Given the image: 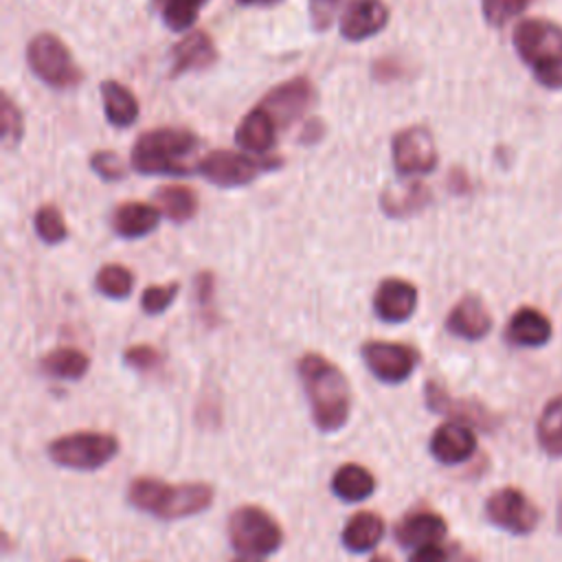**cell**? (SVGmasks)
<instances>
[{
	"mask_svg": "<svg viewBox=\"0 0 562 562\" xmlns=\"http://www.w3.org/2000/svg\"><path fill=\"white\" fill-rule=\"evenodd\" d=\"M485 516L492 525L525 536L531 533L540 520V512L533 501L518 487H501L485 501Z\"/></svg>",
	"mask_w": 562,
	"mask_h": 562,
	"instance_id": "obj_9",
	"label": "cell"
},
{
	"mask_svg": "<svg viewBox=\"0 0 562 562\" xmlns=\"http://www.w3.org/2000/svg\"><path fill=\"white\" fill-rule=\"evenodd\" d=\"M375 490L373 474L360 463H342L331 476V492L345 503H360Z\"/></svg>",
	"mask_w": 562,
	"mask_h": 562,
	"instance_id": "obj_25",
	"label": "cell"
},
{
	"mask_svg": "<svg viewBox=\"0 0 562 562\" xmlns=\"http://www.w3.org/2000/svg\"><path fill=\"white\" fill-rule=\"evenodd\" d=\"M371 562H391V558H386V555H375V558H371Z\"/></svg>",
	"mask_w": 562,
	"mask_h": 562,
	"instance_id": "obj_42",
	"label": "cell"
},
{
	"mask_svg": "<svg viewBox=\"0 0 562 562\" xmlns=\"http://www.w3.org/2000/svg\"><path fill=\"white\" fill-rule=\"evenodd\" d=\"M430 454L443 465L468 461L476 450V437L468 424L446 422L435 428L430 437Z\"/></svg>",
	"mask_w": 562,
	"mask_h": 562,
	"instance_id": "obj_15",
	"label": "cell"
},
{
	"mask_svg": "<svg viewBox=\"0 0 562 562\" xmlns=\"http://www.w3.org/2000/svg\"><path fill=\"white\" fill-rule=\"evenodd\" d=\"M99 90H101L103 112H105V119L110 121V125L130 127L138 119V101L127 86H123L114 79H108L99 86Z\"/></svg>",
	"mask_w": 562,
	"mask_h": 562,
	"instance_id": "obj_23",
	"label": "cell"
},
{
	"mask_svg": "<svg viewBox=\"0 0 562 562\" xmlns=\"http://www.w3.org/2000/svg\"><path fill=\"white\" fill-rule=\"evenodd\" d=\"M156 202L160 211L173 222H187L198 211L195 193L184 184H167L156 191Z\"/></svg>",
	"mask_w": 562,
	"mask_h": 562,
	"instance_id": "obj_28",
	"label": "cell"
},
{
	"mask_svg": "<svg viewBox=\"0 0 562 562\" xmlns=\"http://www.w3.org/2000/svg\"><path fill=\"white\" fill-rule=\"evenodd\" d=\"M200 145V138L180 127H158L140 134L132 147V167L145 176H187L193 169L184 162Z\"/></svg>",
	"mask_w": 562,
	"mask_h": 562,
	"instance_id": "obj_3",
	"label": "cell"
},
{
	"mask_svg": "<svg viewBox=\"0 0 562 562\" xmlns=\"http://www.w3.org/2000/svg\"><path fill=\"white\" fill-rule=\"evenodd\" d=\"M384 536V520L375 512H358L353 514L342 529V544L353 553H364L373 549Z\"/></svg>",
	"mask_w": 562,
	"mask_h": 562,
	"instance_id": "obj_24",
	"label": "cell"
},
{
	"mask_svg": "<svg viewBox=\"0 0 562 562\" xmlns=\"http://www.w3.org/2000/svg\"><path fill=\"white\" fill-rule=\"evenodd\" d=\"M195 294H198V303L206 310V305L213 301V274L209 270H202L195 277Z\"/></svg>",
	"mask_w": 562,
	"mask_h": 562,
	"instance_id": "obj_40",
	"label": "cell"
},
{
	"mask_svg": "<svg viewBox=\"0 0 562 562\" xmlns=\"http://www.w3.org/2000/svg\"><path fill=\"white\" fill-rule=\"evenodd\" d=\"M160 222V213L156 206L145 202H123L112 213V228L116 235L136 239L149 235Z\"/></svg>",
	"mask_w": 562,
	"mask_h": 562,
	"instance_id": "obj_22",
	"label": "cell"
},
{
	"mask_svg": "<svg viewBox=\"0 0 562 562\" xmlns=\"http://www.w3.org/2000/svg\"><path fill=\"white\" fill-rule=\"evenodd\" d=\"M215 498L209 483H165L151 476H138L127 487V501L160 520H178L204 512Z\"/></svg>",
	"mask_w": 562,
	"mask_h": 562,
	"instance_id": "obj_2",
	"label": "cell"
},
{
	"mask_svg": "<svg viewBox=\"0 0 562 562\" xmlns=\"http://www.w3.org/2000/svg\"><path fill=\"white\" fill-rule=\"evenodd\" d=\"M228 538L244 555H270L281 547L283 531L274 516L257 505H241L228 518Z\"/></svg>",
	"mask_w": 562,
	"mask_h": 562,
	"instance_id": "obj_6",
	"label": "cell"
},
{
	"mask_svg": "<svg viewBox=\"0 0 562 562\" xmlns=\"http://www.w3.org/2000/svg\"><path fill=\"white\" fill-rule=\"evenodd\" d=\"M48 459L61 468L92 472L112 461L119 452V441L110 432L77 430L53 439L46 448Z\"/></svg>",
	"mask_w": 562,
	"mask_h": 562,
	"instance_id": "obj_5",
	"label": "cell"
},
{
	"mask_svg": "<svg viewBox=\"0 0 562 562\" xmlns=\"http://www.w3.org/2000/svg\"><path fill=\"white\" fill-rule=\"evenodd\" d=\"M514 46L533 77L551 90L562 88V26L544 18H527L514 29Z\"/></svg>",
	"mask_w": 562,
	"mask_h": 562,
	"instance_id": "obj_4",
	"label": "cell"
},
{
	"mask_svg": "<svg viewBox=\"0 0 562 562\" xmlns=\"http://www.w3.org/2000/svg\"><path fill=\"white\" fill-rule=\"evenodd\" d=\"M389 22V9L382 0H351L340 18V35L349 42H362L380 33Z\"/></svg>",
	"mask_w": 562,
	"mask_h": 562,
	"instance_id": "obj_16",
	"label": "cell"
},
{
	"mask_svg": "<svg viewBox=\"0 0 562 562\" xmlns=\"http://www.w3.org/2000/svg\"><path fill=\"white\" fill-rule=\"evenodd\" d=\"M558 527H560V531H562V505H560V512H558Z\"/></svg>",
	"mask_w": 562,
	"mask_h": 562,
	"instance_id": "obj_44",
	"label": "cell"
},
{
	"mask_svg": "<svg viewBox=\"0 0 562 562\" xmlns=\"http://www.w3.org/2000/svg\"><path fill=\"white\" fill-rule=\"evenodd\" d=\"M235 562H259V560H255V558H248V555H244V558H239V560H235Z\"/></svg>",
	"mask_w": 562,
	"mask_h": 562,
	"instance_id": "obj_43",
	"label": "cell"
},
{
	"mask_svg": "<svg viewBox=\"0 0 562 562\" xmlns=\"http://www.w3.org/2000/svg\"><path fill=\"white\" fill-rule=\"evenodd\" d=\"M338 2L340 0H310L312 26L318 29V31H325L331 24V20H334Z\"/></svg>",
	"mask_w": 562,
	"mask_h": 562,
	"instance_id": "obj_38",
	"label": "cell"
},
{
	"mask_svg": "<svg viewBox=\"0 0 562 562\" xmlns=\"http://www.w3.org/2000/svg\"><path fill=\"white\" fill-rule=\"evenodd\" d=\"M536 435L540 448L549 457H562V393L551 397L542 408L536 424Z\"/></svg>",
	"mask_w": 562,
	"mask_h": 562,
	"instance_id": "obj_27",
	"label": "cell"
},
{
	"mask_svg": "<svg viewBox=\"0 0 562 562\" xmlns=\"http://www.w3.org/2000/svg\"><path fill=\"white\" fill-rule=\"evenodd\" d=\"M393 165L400 176H415V173H428L437 167V149L435 138L428 127L413 125L402 130L391 145Z\"/></svg>",
	"mask_w": 562,
	"mask_h": 562,
	"instance_id": "obj_11",
	"label": "cell"
},
{
	"mask_svg": "<svg viewBox=\"0 0 562 562\" xmlns=\"http://www.w3.org/2000/svg\"><path fill=\"white\" fill-rule=\"evenodd\" d=\"M360 356L367 369L386 384H400L408 380L419 362L415 347L391 340H369L360 347Z\"/></svg>",
	"mask_w": 562,
	"mask_h": 562,
	"instance_id": "obj_10",
	"label": "cell"
},
{
	"mask_svg": "<svg viewBox=\"0 0 562 562\" xmlns=\"http://www.w3.org/2000/svg\"><path fill=\"white\" fill-rule=\"evenodd\" d=\"M382 211L391 217H402V215H411L419 209H424L430 202V191L422 184V182H411V187L395 198L393 193H382Z\"/></svg>",
	"mask_w": 562,
	"mask_h": 562,
	"instance_id": "obj_30",
	"label": "cell"
},
{
	"mask_svg": "<svg viewBox=\"0 0 562 562\" xmlns=\"http://www.w3.org/2000/svg\"><path fill=\"white\" fill-rule=\"evenodd\" d=\"M448 531V525L443 516L430 509H417L406 514L397 525H395V540L402 547H424L430 542H439Z\"/></svg>",
	"mask_w": 562,
	"mask_h": 562,
	"instance_id": "obj_18",
	"label": "cell"
},
{
	"mask_svg": "<svg viewBox=\"0 0 562 562\" xmlns=\"http://www.w3.org/2000/svg\"><path fill=\"white\" fill-rule=\"evenodd\" d=\"M66 562H86V560H79V558H72V560H66Z\"/></svg>",
	"mask_w": 562,
	"mask_h": 562,
	"instance_id": "obj_45",
	"label": "cell"
},
{
	"mask_svg": "<svg viewBox=\"0 0 562 562\" xmlns=\"http://www.w3.org/2000/svg\"><path fill=\"white\" fill-rule=\"evenodd\" d=\"M446 329L463 340H481L492 329V316L479 296L468 294L450 310Z\"/></svg>",
	"mask_w": 562,
	"mask_h": 562,
	"instance_id": "obj_17",
	"label": "cell"
},
{
	"mask_svg": "<svg viewBox=\"0 0 562 562\" xmlns=\"http://www.w3.org/2000/svg\"><path fill=\"white\" fill-rule=\"evenodd\" d=\"M531 0H481L483 15L492 26H503L518 15Z\"/></svg>",
	"mask_w": 562,
	"mask_h": 562,
	"instance_id": "obj_34",
	"label": "cell"
},
{
	"mask_svg": "<svg viewBox=\"0 0 562 562\" xmlns=\"http://www.w3.org/2000/svg\"><path fill=\"white\" fill-rule=\"evenodd\" d=\"M217 59V50L209 33L193 31L182 37L171 50V77H180L191 70H204Z\"/></svg>",
	"mask_w": 562,
	"mask_h": 562,
	"instance_id": "obj_19",
	"label": "cell"
},
{
	"mask_svg": "<svg viewBox=\"0 0 562 562\" xmlns=\"http://www.w3.org/2000/svg\"><path fill=\"white\" fill-rule=\"evenodd\" d=\"M29 68L48 86L66 90L81 81V70L72 61L66 44L53 33H37L26 46Z\"/></svg>",
	"mask_w": 562,
	"mask_h": 562,
	"instance_id": "obj_7",
	"label": "cell"
},
{
	"mask_svg": "<svg viewBox=\"0 0 562 562\" xmlns=\"http://www.w3.org/2000/svg\"><path fill=\"white\" fill-rule=\"evenodd\" d=\"M206 2L209 0H154V7L167 29L184 31L195 24L200 9Z\"/></svg>",
	"mask_w": 562,
	"mask_h": 562,
	"instance_id": "obj_29",
	"label": "cell"
},
{
	"mask_svg": "<svg viewBox=\"0 0 562 562\" xmlns=\"http://www.w3.org/2000/svg\"><path fill=\"white\" fill-rule=\"evenodd\" d=\"M94 285L101 294H105L110 299H125L132 292L134 277L121 263H105L99 268V272L94 277Z\"/></svg>",
	"mask_w": 562,
	"mask_h": 562,
	"instance_id": "obj_31",
	"label": "cell"
},
{
	"mask_svg": "<svg viewBox=\"0 0 562 562\" xmlns=\"http://www.w3.org/2000/svg\"><path fill=\"white\" fill-rule=\"evenodd\" d=\"M90 367V360L83 351L75 349V347H59L48 351L42 360H40V369L50 375V378H59V380H79L86 375Z\"/></svg>",
	"mask_w": 562,
	"mask_h": 562,
	"instance_id": "obj_26",
	"label": "cell"
},
{
	"mask_svg": "<svg viewBox=\"0 0 562 562\" xmlns=\"http://www.w3.org/2000/svg\"><path fill=\"white\" fill-rule=\"evenodd\" d=\"M299 375L314 426L321 432L340 430L351 411V391L345 373L325 356L310 351L299 360Z\"/></svg>",
	"mask_w": 562,
	"mask_h": 562,
	"instance_id": "obj_1",
	"label": "cell"
},
{
	"mask_svg": "<svg viewBox=\"0 0 562 562\" xmlns=\"http://www.w3.org/2000/svg\"><path fill=\"white\" fill-rule=\"evenodd\" d=\"M314 101V86L307 77H294L285 83L274 86L263 99L261 108L274 119L279 127L290 125L296 121Z\"/></svg>",
	"mask_w": 562,
	"mask_h": 562,
	"instance_id": "obj_13",
	"label": "cell"
},
{
	"mask_svg": "<svg viewBox=\"0 0 562 562\" xmlns=\"http://www.w3.org/2000/svg\"><path fill=\"white\" fill-rule=\"evenodd\" d=\"M22 112L20 108L11 101L9 94H2V134H4V140L9 145L18 143L22 138Z\"/></svg>",
	"mask_w": 562,
	"mask_h": 562,
	"instance_id": "obj_37",
	"label": "cell"
},
{
	"mask_svg": "<svg viewBox=\"0 0 562 562\" xmlns=\"http://www.w3.org/2000/svg\"><path fill=\"white\" fill-rule=\"evenodd\" d=\"M90 167H92V171H94L97 176H101L103 180H110V182L121 180V178L125 176L123 158H121L119 154H114V151H108V149L94 151V154L90 156Z\"/></svg>",
	"mask_w": 562,
	"mask_h": 562,
	"instance_id": "obj_35",
	"label": "cell"
},
{
	"mask_svg": "<svg viewBox=\"0 0 562 562\" xmlns=\"http://www.w3.org/2000/svg\"><path fill=\"white\" fill-rule=\"evenodd\" d=\"M277 123L261 108H252L235 130V143L250 154H268L277 140Z\"/></svg>",
	"mask_w": 562,
	"mask_h": 562,
	"instance_id": "obj_20",
	"label": "cell"
},
{
	"mask_svg": "<svg viewBox=\"0 0 562 562\" xmlns=\"http://www.w3.org/2000/svg\"><path fill=\"white\" fill-rule=\"evenodd\" d=\"M237 2L244 4V7H272V4H277L281 0H237Z\"/></svg>",
	"mask_w": 562,
	"mask_h": 562,
	"instance_id": "obj_41",
	"label": "cell"
},
{
	"mask_svg": "<svg viewBox=\"0 0 562 562\" xmlns=\"http://www.w3.org/2000/svg\"><path fill=\"white\" fill-rule=\"evenodd\" d=\"M424 400L426 406L432 413H441L448 415L452 422H461V424H472L481 430H494L498 424V417L487 411L481 402L474 400H463V397H452L439 382L428 380L426 389H424Z\"/></svg>",
	"mask_w": 562,
	"mask_h": 562,
	"instance_id": "obj_12",
	"label": "cell"
},
{
	"mask_svg": "<svg viewBox=\"0 0 562 562\" xmlns=\"http://www.w3.org/2000/svg\"><path fill=\"white\" fill-rule=\"evenodd\" d=\"M178 294V283H162V285H147L140 296V307L145 314H162Z\"/></svg>",
	"mask_w": 562,
	"mask_h": 562,
	"instance_id": "obj_33",
	"label": "cell"
},
{
	"mask_svg": "<svg viewBox=\"0 0 562 562\" xmlns=\"http://www.w3.org/2000/svg\"><path fill=\"white\" fill-rule=\"evenodd\" d=\"M123 360L136 371H151L160 364V351L151 345H132L123 351Z\"/></svg>",
	"mask_w": 562,
	"mask_h": 562,
	"instance_id": "obj_36",
	"label": "cell"
},
{
	"mask_svg": "<svg viewBox=\"0 0 562 562\" xmlns=\"http://www.w3.org/2000/svg\"><path fill=\"white\" fill-rule=\"evenodd\" d=\"M553 334L551 321L536 307H520L512 314L505 338L518 347H542Z\"/></svg>",
	"mask_w": 562,
	"mask_h": 562,
	"instance_id": "obj_21",
	"label": "cell"
},
{
	"mask_svg": "<svg viewBox=\"0 0 562 562\" xmlns=\"http://www.w3.org/2000/svg\"><path fill=\"white\" fill-rule=\"evenodd\" d=\"M417 307V288L400 277L380 281L373 294V310L384 323H402L413 316Z\"/></svg>",
	"mask_w": 562,
	"mask_h": 562,
	"instance_id": "obj_14",
	"label": "cell"
},
{
	"mask_svg": "<svg viewBox=\"0 0 562 562\" xmlns=\"http://www.w3.org/2000/svg\"><path fill=\"white\" fill-rule=\"evenodd\" d=\"M450 553L446 547H441L439 542H430V544H424V547H417L408 562H448Z\"/></svg>",
	"mask_w": 562,
	"mask_h": 562,
	"instance_id": "obj_39",
	"label": "cell"
},
{
	"mask_svg": "<svg viewBox=\"0 0 562 562\" xmlns=\"http://www.w3.org/2000/svg\"><path fill=\"white\" fill-rule=\"evenodd\" d=\"M279 165L281 158L250 156L246 151L233 149H213L200 158L195 171L217 187H239L252 182L263 171L277 169Z\"/></svg>",
	"mask_w": 562,
	"mask_h": 562,
	"instance_id": "obj_8",
	"label": "cell"
},
{
	"mask_svg": "<svg viewBox=\"0 0 562 562\" xmlns=\"http://www.w3.org/2000/svg\"><path fill=\"white\" fill-rule=\"evenodd\" d=\"M35 231L46 244H59L68 235L64 215L55 204H44L35 211Z\"/></svg>",
	"mask_w": 562,
	"mask_h": 562,
	"instance_id": "obj_32",
	"label": "cell"
}]
</instances>
